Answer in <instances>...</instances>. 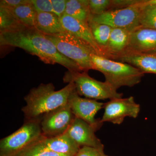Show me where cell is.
Here are the masks:
<instances>
[{
  "label": "cell",
  "instance_id": "cell-7",
  "mask_svg": "<svg viewBox=\"0 0 156 156\" xmlns=\"http://www.w3.org/2000/svg\"><path fill=\"white\" fill-rule=\"evenodd\" d=\"M141 1L140 0L135 5L127 8L109 10L101 15L90 14L89 20L105 24L113 28L123 29L131 32L140 27Z\"/></svg>",
  "mask_w": 156,
  "mask_h": 156
},
{
  "label": "cell",
  "instance_id": "cell-20",
  "mask_svg": "<svg viewBox=\"0 0 156 156\" xmlns=\"http://www.w3.org/2000/svg\"><path fill=\"white\" fill-rule=\"evenodd\" d=\"M88 25L95 42L102 51L104 57H105V51L108 44L112 27L108 25L97 23L91 20H89Z\"/></svg>",
  "mask_w": 156,
  "mask_h": 156
},
{
  "label": "cell",
  "instance_id": "cell-17",
  "mask_svg": "<svg viewBox=\"0 0 156 156\" xmlns=\"http://www.w3.org/2000/svg\"><path fill=\"white\" fill-rule=\"evenodd\" d=\"M35 28L45 35H53L66 31L60 18L53 13H37Z\"/></svg>",
  "mask_w": 156,
  "mask_h": 156
},
{
  "label": "cell",
  "instance_id": "cell-23",
  "mask_svg": "<svg viewBox=\"0 0 156 156\" xmlns=\"http://www.w3.org/2000/svg\"><path fill=\"white\" fill-rule=\"evenodd\" d=\"M38 141L15 156H68L45 148Z\"/></svg>",
  "mask_w": 156,
  "mask_h": 156
},
{
  "label": "cell",
  "instance_id": "cell-24",
  "mask_svg": "<svg viewBox=\"0 0 156 156\" xmlns=\"http://www.w3.org/2000/svg\"><path fill=\"white\" fill-rule=\"evenodd\" d=\"M112 0H89L90 14L99 15L111 9Z\"/></svg>",
  "mask_w": 156,
  "mask_h": 156
},
{
  "label": "cell",
  "instance_id": "cell-5",
  "mask_svg": "<svg viewBox=\"0 0 156 156\" xmlns=\"http://www.w3.org/2000/svg\"><path fill=\"white\" fill-rule=\"evenodd\" d=\"M65 83L73 82L76 90L80 96L94 100H105L122 97V93H119L108 82L97 80L83 71H71L65 73L63 78Z\"/></svg>",
  "mask_w": 156,
  "mask_h": 156
},
{
  "label": "cell",
  "instance_id": "cell-13",
  "mask_svg": "<svg viewBox=\"0 0 156 156\" xmlns=\"http://www.w3.org/2000/svg\"><path fill=\"white\" fill-rule=\"evenodd\" d=\"M60 19L66 31L87 42L95 50L97 55L104 56L102 51L93 38L88 23L80 21L66 14H64Z\"/></svg>",
  "mask_w": 156,
  "mask_h": 156
},
{
  "label": "cell",
  "instance_id": "cell-16",
  "mask_svg": "<svg viewBox=\"0 0 156 156\" xmlns=\"http://www.w3.org/2000/svg\"><path fill=\"white\" fill-rule=\"evenodd\" d=\"M115 60L131 65L144 74H156V53H125Z\"/></svg>",
  "mask_w": 156,
  "mask_h": 156
},
{
  "label": "cell",
  "instance_id": "cell-18",
  "mask_svg": "<svg viewBox=\"0 0 156 156\" xmlns=\"http://www.w3.org/2000/svg\"><path fill=\"white\" fill-rule=\"evenodd\" d=\"M65 14L88 23L91 14L89 0H67Z\"/></svg>",
  "mask_w": 156,
  "mask_h": 156
},
{
  "label": "cell",
  "instance_id": "cell-6",
  "mask_svg": "<svg viewBox=\"0 0 156 156\" xmlns=\"http://www.w3.org/2000/svg\"><path fill=\"white\" fill-rule=\"evenodd\" d=\"M42 117L25 120L18 130L1 139L0 156H16L37 141L43 136L41 127Z\"/></svg>",
  "mask_w": 156,
  "mask_h": 156
},
{
  "label": "cell",
  "instance_id": "cell-26",
  "mask_svg": "<svg viewBox=\"0 0 156 156\" xmlns=\"http://www.w3.org/2000/svg\"><path fill=\"white\" fill-rule=\"evenodd\" d=\"M76 156H111L104 153V149L83 147L80 148Z\"/></svg>",
  "mask_w": 156,
  "mask_h": 156
},
{
  "label": "cell",
  "instance_id": "cell-3",
  "mask_svg": "<svg viewBox=\"0 0 156 156\" xmlns=\"http://www.w3.org/2000/svg\"><path fill=\"white\" fill-rule=\"evenodd\" d=\"M92 69L102 73L105 81L116 89L122 87H132L140 83L144 74L131 65L93 54Z\"/></svg>",
  "mask_w": 156,
  "mask_h": 156
},
{
  "label": "cell",
  "instance_id": "cell-27",
  "mask_svg": "<svg viewBox=\"0 0 156 156\" xmlns=\"http://www.w3.org/2000/svg\"><path fill=\"white\" fill-rule=\"evenodd\" d=\"M66 1L67 0H51L53 13L59 18L65 14Z\"/></svg>",
  "mask_w": 156,
  "mask_h": 156
},
{
  "label": "cell",
  "instance_id": "cell-1",
  "mask_svg": "<svg viewBox=\"0 0 156 156\" xmlns=\"http://www.w3.org/2000/svg\"><path fill=\"white\" fill-rule=\"evenodd\" d=\"M2 46L22 49L48 64L61 65L71 71H82L74 62L58 52L46 36L37 29L23 27L13 31L0 33Z\"/></svg>",
  "mask_w": 156,
  "mask_h": 156
},
{
  "label": "cell",
  "instance_id": "cell-4",
  "mask_svg": "<svg viewBox=\"0 0 156 156\" xmlns=\"http://www.w3.org/2000/svg\"><path fill=\"white\" fill-rule=\"evenodd\" d=\"M46 36L59 53L75 62L82 71L87 72L92 69L91 58L93 54L97 53L87 42L66 31Z\"/></svg>",
  "mask_w": 156,
  "mask_h": 156
},
{
  "label": "cell",
  "instance_id": "cell-2",
  "mask_svg": "<svg viewBox=\"0 0 156 156\" xmlns=\"http://www.w3.org/2000/svg\"><path fill=\"white\" fill-rule=\"evenodd\" d=\"M76 89L73 82L58 91L52 83L40 84L31 89L25 97L26 105L22 108L25 120L40 118L67 103L70 93Z\"/></svg>",
  "mask_w": 156,
  "mask_h": 156
},
{
  "label": "cell",
  "instance_id": "cell-14",
  "mask_svg": "<svg viewBox=\"0 0 156 156\" xmlns=\"http://www.w3.org/2000/svg\"><path fill=\"white\" fill-rule=\"evenodd\" d=\"M38 142L49 150L68 156H76L81 148L66 132L53 137H46L43 135Z\"/></svg>",
  "mask_w": 156,
  "mask_h": 156
},
{
  "label": "cell",
  "instance_id": "cell-22",
  "mask_svg": "<svg viewBox=\"0 0 156 156\" xmlns=\"http://www.w3.org/2000/svg\"><path fill=\"white\" fill-rule=\"evenodd\" d=\"M139 21L141 27L156 30V6L141 8Z\"/></svg>",
  "mask_w": 156,
  "mask_h": 156
},
{
  "label": "cell",
  "instance_id": "cell-11",
  "mask_svg": "<svg viewBox=\"0 0 156 156\" xmlns=\"http://www.w3.org/2000/svg\"><path fill=\"white\" fill-rule=\"evenodd\" d=\"M96 131L89 123L76 117L66 133L80 147H87L104 149L103 144L95 135Z\"/></svg>",
  "mask_w": 156,
  "mask_h": 156
},
{
  "label": "cell",
  "instance_id": "cell-25",
  "mask_svg": "<svg viewBox=\"0 0 156 156\" xmlns=\"http://www.w3.org/2000/svg\"><path fill=\"white\" fill-rule=\"evenodd\" d=\"M37 13H53L51 0H31Z\"/></svg>",
  "mask_w": 156,
  "mask_h": 156
},
{
  "label": "cell",
  "instance_id": "cell-12",
  "mask_svg": "<svg viewBox=\"0 0 156 156\" xmlns=\"http://www.w3.org/2000/svg\"><path fill=\"white\" fill-rule=\"evenodd\" d=\"M156 53V30L138 27L131 32L125 53Z\"/></svg>",
  "mask_w": 156,
  "mask_h": 156
},
{
  "label": "cell",
  "instance_id": "cell-10",
  "mask_svg": "<svg viewBox=\"0 0 156 156\" xmlns=\"http://www.w3.org/2000/svg\"><path fill=\"white\" fill-rule=\"evenodd\" d=\"M75 118L67 103L44 115L41 121L43 135L53 137L64 134Z\"/></svg>",
  "mask_w": 156,
  "mask_h": 156
},
{
  "label": "cell",
  "instance_id": "cell-19",
  "mask_svg": "<svg viewBox=\"0 0 156 156\" xmlns=\"http://www.w3.org/2000/svg\"><path fill=\"white\" fill-rule=\"evenodd\" d=\"M20 22L27 28L35 27L37 12L33 5L31 0L17 6L12 10Z\"/></svg>",
  "mask_w": 156,
  "mask_h": 156
},
{
  "label": "cell",
  "instance_id": "cell-9",
  "mask_svg": "<svg viewBox=\"0 0 156 156\" xmlns=\"http://www.w3.org/2000/svg\"><path fill=\"white\" fill-rule=\"evenodd\" d=\"M67 103L76 118L84 120L97 131L103 125L101 119H95V117L98 112L104 108L105 103L81 97L76 89L70 94Z\"/></svg>",
  "mask_w": 156,
  "mask_h": 156
},
{
  "label": "cell",
  "instance_id": "cell-30",
  "mask_svg": "<svg viewBox=\"0 0 156 156\" xmlns=\"http://www.w3.org/2000/svg\"><path fill=\"white\" fill-rule=\"evenodd\" d=\"M140 4L141 8L148 6H156V0H141Z\"/></svg>",
  "mask_w": 156,
  "mask_h": 156
},
{
  "label": "cell",
  "instance_id": "cell-21",
  "mask_svg": "<svg viewBox=\"0 0 156 156\" xmlns=\"http://www.w3.org/2000/svg\"><path fill=\"white\" fill-rule=\"evenodd\" d=\"M23 27L12 10L0 7V33L13 31Z\"/></svg>",
  "mask_w": 156,
  "mask_h": 156
},
{
  "label": "cell",
  "instance_id": "cell-8",
  "mask_svg": "<svg viewBox=\"0 0 156 156\" xmlns=\"http://www.w3.org/2000/svg\"><path fill=\"white\" fill-rule=\"evenodd\" d=\"M104 108L101 122H108L115 125H121L126 117L137 118L140 111V106L133 96L110 100L105 103Z\"/></svg>",
  "mask_w": 156,
  "mask_h": 156
},
{
  "label": "cell",
  "instance_id": "cell-28",
  "mask_svg": "<svg viewBox=\"0 0 156 156\" xmlns=\"http://www.w3.org/2000/svg\"><path fill=\"white\" fill-rule=\"evenodd\" d=\"M140 0H112L111 10L127 8L135 5Z\"/></svg>",
  "mask_w": 156,
  "mask_h": 156
},
{
  "label": "cell",
  "instance_id": "cell-29",
  "mask_svg": "<svg viewBox=\"0 0 156 156\" xmlns=\"http://www.w3.org/2000/svg\"><path fill=\"white\" fill-rule=\"evenodd\" d=\"M28 0H1L0 7L13 10L17 6L27 2Z\"/></svg>",
  "mask_w": 156,
  "mask_h": 156
},
{
  "label": "cell",
  "instance_id": "cell-15",
  "mask_svg": "<svg viewBox=\"0 0 156 156\" xmlns=\"http://www.w3.org/2000/svg\"><path fill=\"white\" fill-rule=\"evenodd\" d=\"M130 33L123 29L112 28L105 57L115 60L124 54L128 48Z\"/></svg>",
  "mask_w": 156,
  "mask_h": 156
}]
</instances>
